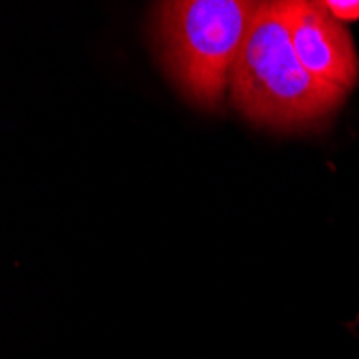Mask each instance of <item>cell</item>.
Returning <instances> with one entry per match:
<instances>
[{
  "label": "cell",
  "instance_id": "cell-3",
  "mask_svg": "<svg viewBox=\"0 0 359 359\" xmlns=\"http://www.w3.org/2000/svg\"><path fill=\"white\" fill-rule=\"evenodd\" d=\"M290 43L304 69L318 82L348 93L359 78V58L346 24L314 0H286Z\"/></svg>",
  "mask_w": 359,
  "mask_h": 359
},
{
  "label": "cell",
  "instance_id": "cell-1",
  "mask_svg": "<svg viewBox=\"0 0 359 359\" xmlns=\"http://www.w3.org/2000/svg\"><path fill=\"white\" fill-rule=\"evenodd\" d=\"M231 95L250 123L280 132L318 127L346 100L342 88L304 69L290 43L286 0L258 3L233 65Z\"/></svg>",
  "mask_w": 359,
  "mask_h": 359
},
{
  "label": "cell",
  "instance_id": "cell-2",
  "mask_svg": "<svg viewBox=\"0 0 359 359\" xmlns=\"http://www.w3.org/2000/svg\"><path fill=\"white\" fill-rule=\"evenodd\" d=\"M258 3L250 0H170L153 9L151 35L159 62L189 104L217 110L231 84Z\"/></svg>",
  "mask_w": 359,
  "mask_h": 359
},
{
  "label": "cell",
  "instance_id": "cell-4",
  "mask_svg": "<svg viewBox=\"0 0 359 359\" xmlns=\"http://www.w3.org/2000/svg\"><path fill=\"white\" fill-rule=\"evenodd\" d=\"M325 7L342 24L359 20V0H325Z\"/></svg>",
  "mask_w": 359,
  "mask_h": 359
}]
</instances>
